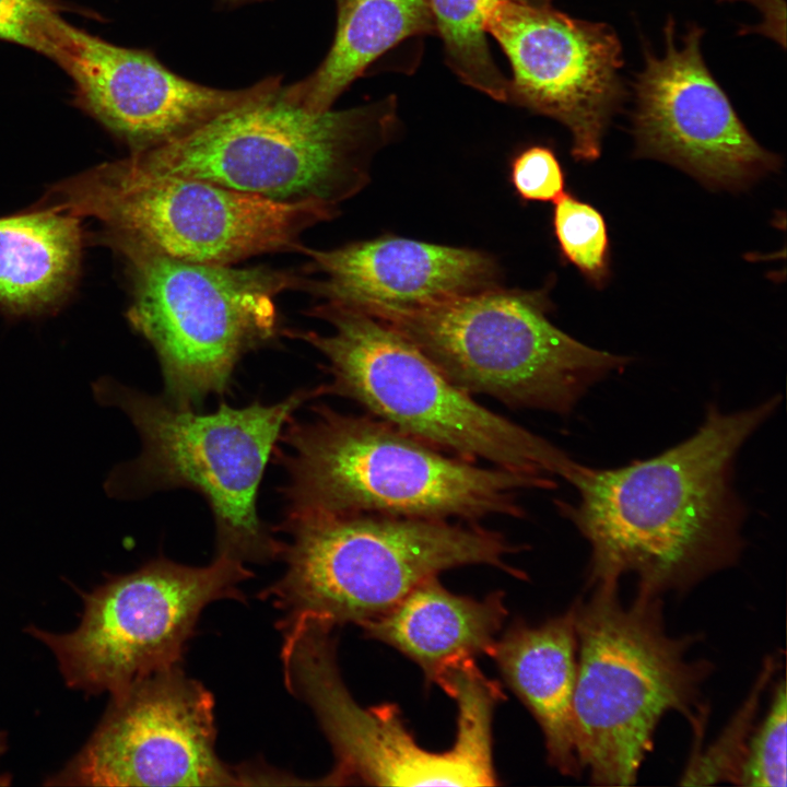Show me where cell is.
I'll return each mask as SVG.
<instances>
[{"label":"cell","mask_w":787,"mask_h":787,"mask_svg":"<svg viewBox=\"0 0 787 787\" xmlns=\"http://www.w3.org/2000/svg\"><path fill=\"white\" fill-rule=\"evenodd\" d=\"M778 404V396L732 412L710 404L691 436L654 457L611 469L576 461L565 481L577 500L556 507L589 545L586 586L632 575L638 592L661 597L733 566L747 516L736 460Z\"/></svg>","instance_id":"6da1fadb"},{"label":"cell","mask_w":787,"mask_h":787,"mask_svg":"<svg viewBox=\"0 0 787 787\" xmlns=\"http://www.w3.org/2000/svg\"><path fill=\"white\" fill-rule=\"evenodd\" d=\"M287 422L275 448L287 474L286 514L375 513L478 522L521 517L519 492L550 490L555 479L448 456L371 414L310 407Z\"/></svg>","instance_id":"7a4b0ae2"},{"label":"cell","mask_w":787,"mask_h":787,"mask_svg":"<svg viewBox=\"0 0 787 787\" xmlns=\"http://www.w3.org/2000/svg\"><path fill=\"white\" fill-rule=\"evenodd\" d=\"M573 603L577 670L573 703L576 754L600 786L633 785L666 714L677 712L704 737L702 688L712 663L691 659L698 636L666 629L660 597L591 586Z\"/></svg>","instance_id":"3957f363"},{"label":"cell","mask_w":787,"mask_h":787,"mask_svg":"<svg viewBox=\"0 0 787 787\" xmlns=\"http://www.w3.org/2000/svg\"><path fill=\"white\" fill-rule=\"evenodd\" d=\"M282 576L261 592L282 612L279 629L314 621L334 629L373 620L423 582L466 565L506 563L518 551L478 522L375 513L286 514Z\"/></svg>","instance_id":"277c9868"},{"label":"cell","mask_w":787,"mask_h":787,"mask_svg":"<svg viewBox=\"0 0 787 787\" xmlns=\"http://www.w3.org/2000/svg\"><path fill=\"white\" fill-rule=\"evenodd\" d=\"M95 401L121 410L141 441L134 459L113 468L104 491L116 500L143 498L154 492L186 488L208 502L215 522L216 554L243 563L280 559L283 542L257 513L263 472L283 428L306 401L324 396L321 386L298 389L285 399L210 413L177 408L102 376L91 385Z\"/></svg>","instance_id":"5b68a950"},{"label":"cell","mask_w":787,"mask_h":787,"mask_svg":"<svg viewBox=\"0 0 787 787\" xmlns=\"http://www.w3.org/2000/svg\"><path fill=\"white\" fill-rule=\"evenodd\" d=\"M281 89L179 137L133 151L128 160L155 175L338 209L367 183L373 154L392 136L396 99L313 111L289 102Z\"/></svg>","instance_id":"8992f818"},{"label":"cell","mask_w":787,"mask_h":787,"mask_svg":"<svg viewBox=\"0 0 787 787\" xmlns=\"http://www.w3.org/2000/svg\"><path fill=\"white\" fill-rule=\"evenodd\" d=\"M307 315L331 332L285 331L326 359L324 395L350 399L444 451L495 467L564 479L575 460L544 437L483 407L409 339L362 310L324 301Z\"/></svg>","instance_id":"52a82bcc"},{"label":"cell","mask_w":787,"mask_h":787,"mask_svg":"<svg viewBox=\"0 0 787 787\" xmlns=\"http://www.w3.org/2000/svg\"><path fill=\"white\" fill-rule=\"evenodd\" d=\"M99 239L124 261L126 317L154 349L163 397L177 408L224 393L242 356L275 336L278 296L306 284L296 271L184 261L107 232Z\"/></svg>","instance_id":"ba28073f"},{"label":"cell","mask_w":787,"mask_h":787,"mask_svg":"<svg viewBox=\"0 0 787 787\" xmlns=\"http://www.w3.org/2000/svg\"><path fill=\"white\" fill-rule=\"evenodd\" d=\"M333 629L305 621L282 630L284 683L314 712L337 759L325 784L378 786H492V721L502 688L471 661L455 668L442 689L456 702L457 732L449 750L423 749L393 704L361 706L337 662Z\"/></svg>","instance_id":"9c48e42d"},{"label":"cell","mask_w":787,"mask_h":787,"mask_svg":"<svg viewBox=\"0 0 787 787\" xmlns=\"http://www.w3.org/2000/svg\"><path fill=\"white\" fill-rule=\"evenodd\" d=\"M548 310L542 291L495 286L418 309L362 312L399 331L470 395L568 414L631 357L582 343L555 327Z\"/></svg>","instance_id":"30bf717a"},{"label":"cell","mask_w":787,"mask_h":787,"mask_svg":"<svg viewBox=\"0 0 787 787\" xmlns=\"http://www.w3.org/2000/svg\"><path fill=\"white\" fill-rule=\"evenodd\" d=\"M39 203L94 218L103 232L169 257L220 266L263 254H304V233L338 211L315 200L280 202L201 179L155 175L127 157L54 185Z\"/></svg>","instance_id":"8fae6325"},{"label":"cell","mask_w":787,"mask_h":787,"mask_svg":"<svg viewBox=\"0 0 787 787\" xmlns=\"http://www.w3.org/2000/svg\"><path fill=\"white\" fill-rule=\"evenodd\" d=\"M251 576L243 562L221 554L198 567L157 557L81 592L75 630L26 632L52 651L70 688L113 696L180 666L202 610L221 599L244 600L238 586Z\"/></svg>","instance_id":"7c38bea8"},{"label":"cell","mask_w":787,"mask_h":787,"mask_svg":"<svg viewBox=\"0 0 787 787\" xmlns=\"http://www.w3.org/2000/svg\"><path fill=\"white\" fill-rule=\"evenodd\" d=\"M82 749L50 786H239L215 750L214 700L181 665L110 696Z\"/></svg>","instance_id":"4fadbf2b"},{"label":"cell","mask_w":787,"mask_h":787,"mask_svg":"<svg viewBox=\"0 0 787 787\" xmlns=\"http://www.w3.org/2000/svg\"><path fill=\"white\" fill-rule=\"evenodd\" d=\"M486 33L512 64L506 102L560 121L571 131L575 160H597L624 97L622 48L612 27L550 4L505 1L491 11Z\"/></svg>","instance_id":"5bb4252c"},{"label":"cell","mask_w":787,"mask_h":787,"mask_svg":"<svg viewBox=\"0 0 787 787\" xmlns=\"http://www.w3.org/2000/svg\"><path fill=\"white\" fill-rule=\"evenodd\" d=\"M665 36V55L646 51L635 82L636 153L679 166L714 188L740 189L777 169V155L750 134L706 68L703 30L689 27L679 48L669 19Z\"/></svg>","instance_id":"9a60e30c"},{"label":"cell","mask_w":787,"mask_h":787,"mask_svg":"<svg viewBox=\"0 0 787 787\" xmlns=\"http://www.w3.org/2000/svg\"><path fill=\"white\" fill-rule=\"evenodd\" d=\"M72 78L79 105L131 152L179 137L281 87L280 77L221 90L165 67L151 51L108 43L68 24L54 59Z\"/></svg>","instance_id":"2e32d148"},{"label":"cell","mask_w":787,"mask_h":787,"mask_svg":"<svg viewBox=\"0 0 787 787\" xmlns=\"http://www.w3.org/2000/svg\"><path fill=\"white\" fill-rule=\"evenodd\" d=\"M309 258L305 291L360 310L418 309L497 286L498 267L482 251L398 236H381Z\"/></svg>","instance_id":"e0dca14e"},{"label":"cell","mask_w":787,"mask_h":787,"mask_svg":"<svg viewBox=\"0 0 787 787\" xmlns=\"http://www.w3.org/2000/svg\"><path fill=\"white\" fill-rule=\"evenodd\" d=\"M489 657L539 725L550 765L563 775L580 776L573 718L577 670L574 606L538 625L514 622L497 637Z\"/></svg>","instance_id":"ac0fdd59"},{"label":"cell","mask_w":787,"mask_h":787,"mask_svg":"<svg viewBox=\"0 0 787 787\" xmlns=\"http://www.w3.org/2000/svg\"><path fill=\"white\" fill-rule=\"evenodd\" d=\"M507 615L503 592L478 600L449 591L433 577L360 626L368 638L416 663L427 684H437L460 662L489 656Z\"/></svg>","instance_id":"d6986e66"},{"label":"cell","mask_w":787,"mask_h":787,"mask_svg":"<svg viewBox=\"0 0 787 787\" xmlns=\"http://www.w3.org/2000/svg\"><path fill=\"white\" fill-rule=\"evenodd\" d=\"M82 218L37 203L0 216V313L11 318L56 312L79 280Z\"/></svg>","instance_id":"ffe728a7"},{"label":"cell","mask_w":787,"mask_h":787,"mask_svg":"<svg viewBox=\"0 0 787 787\" xmlns=\"http://www.w3.org/2000/svg\"><path fill=\"white\" fill-rule=\"evenodd\" d=\"M338 23L331 48L318 68L281 93L313 111L336 99L378 57L402 40L436 34L430 0H337Z\"/></svg>","instance_id":"44dd1931"},{"label":"cell","mask_w":787,"mask_h":787,"mask_svg":"<svg viewBox=\"0 0 787 787\" xmlns=\"http://www.w3.org/2000/svg\"><path fill=\"white\" fill-rule=\"evenodd\" d=\"M549 5L551 0H430L446 62L467 85L506 102L508 80L495 64L485 37L486 22L500 2Z\"/></svg>","instance_id":"7402d4cb"},{"label":"cell","mask_w":787,"mask_h":787,"mask_svg":"<svg viewBox=\"0 0 787 787\" xmlns=\"http://www.w3.org/2000/svg\"><path fill=\"white\" fill-rule=\"evenodd\" d=\"M776 662L768 658L753 691L720 736L705 750L694 748L683 785H712L730 782L738 785L750 736L754 729L757 706Z\"/></svg>","instance_id":"603a6c76"},{"label":"cell","mask_w":787,"mask_h":787,"mask_svg":"<svg viewBox=\"0 0 787 787\" xmlns=\"http://www.w3.org/2000/svg\"><path fill=\"white\" fill-rule=\"evenodd\" d=\"M553 228L562 256L594 284L602 285L609 274V237L601 213L564 192L555 201Z\"/></svg>","instance_id":"cb8c5ba5"},{"label":"cell","mask_w":787,"mask_h":787,"mask_svg":"<svg viewBox=\"0 0 787 787\" xmlns=\"http://www.w3.org/2000/svg\"><path fill=\"white\" fill-rule=\"evenodd\" d=\"M786 683H776L770 707L747 747L738 785L786 786Z\"/></svg>","instance_id":"d4e9b609"},{"label":"cell","mask_w":787,"mask_h":787,"mask_svg":"<svg viewBox=\"0 0 787 787\" xmlns=\"http://www.w3.org/2000/svg\"><path fill=\"white\" fill-rule=\"evenodd\" d=\"M52 0H0V39L54 60L68 23Z\"/></svg>","instance_id":"484cf974"},{"label":"cell","mask_w":787,"mask_h":787,"mask_svg":"<svg viewBox=\"0 0 787 787\" xmlns=\"http://www.w3.org/2000/svg\"><path fill=\"white\" fill-rule=\"evenodd\" d=\"M510 180L517 193L527 201H556L564 193L565 178L554 152L533 145L512 162Z\"/></svg>","instance_id":"4316f807"},{"label":"cell","mask_w":787,"mask_h":787,"mask_svg":"<svg viewBox=\"0 0 787 787\" xmlns=\"http://www.w3.org/2000/svg\"><path fill=\"white\" fill-rule=\"evenodd\" d=\"M8 748L7 735L0 732V756L5 752ZM11 783V776L8 774H0V786H8Z\"/></svg>","instance_id":"83f0119b"},{"label":"cell","mask_w":787,"mask_h":787,"mask_svg":"<svg viewBox=\"0 0 787 787\" xmlns=\"http://www.w3.org/2000/svg\"><path fill=\"white\" fill-rule=\"evenodd\" d=\"M221 1L224 3H227V4L236 5V4L245 3L248 1H255V0H221Z\"/></svg>","instance_id":"f1b7e54d"}]
</instances>
